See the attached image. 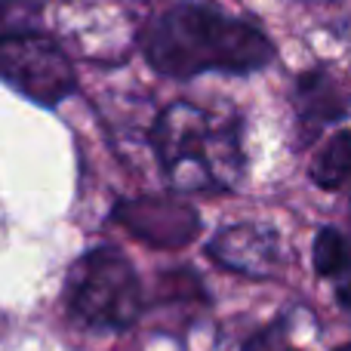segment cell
Returning a JSON list of instances; mask_svg holds the SVG:
<instances>
[{
  "label": "cell",
  "mask_w": 351,
  "mask_h": 351,
  "mask_svg": "<svg viewBox=\"0 0 351 351\" xmlns=\"http://www.w3.org/2000/svg\"><path fill=\"white\" fill-rule=\"evenodd\" d=\"M206 256L225 271L253 280L278 278L284 268V237L268 222H234L222 225L206 243Z\"/></svg>",
  "instance_id": "obj_5"
},
{
  "label": "cell",
  "mask_w": 351,
  "mask_h": 351,
  "mask_svg": "<svg viewBox=\"0 0 351 351\" xmlns=\"http://www.w3.org/2000/svg\"><path fill=\"white\" fill-rule=\"evenodd\" d=\"M0 80L40 108H56L77 90L71 59L40 31L0 40Z\"/></svg>",
  "instance_id": "obj_4"
},
{
  "label": "cell",
  "mask_w": 351,
  "mask_h": 351,
  "mask_svg": "<svg viewBox=\"0 0 351 351\" xmlns=\"http://www.w3.org/2000/svg\"><path fill=\"white\" fill-rule=\"evenodd\" d=\"M114 219L130 228L139 241L152 247H185L194 234L200 231V219L185 200L167 197V194H152V197L123 200L114 210Z\"/></svg>",
  "instance_id": "obj_6"
},
{
  "label": "cell",
  "mask_w": 351,
  "mask_h": 351,
  "mask_svg": "<svg viewBox=\"0 0 351 351\" xmlns=\"http://www.w3.org/2000/svg\"><path fill=\"white\" fill-rule=\"evenodd\" d=\"M293 111H296L299 148H311L330 127L351 117V96L330 71L311 68V71H302L296 77Z\"/></svg>",
  "instance_id": "obj_7"
},
{
  "label": "cell",
  "mask_w": 351,
  "mask_h": 351,
  "mask_svg": "<svg viewBox=\"0 0 351 351\" xmlns=\"http://www.w3.org/2000/svg\"><path fill=\"white\" fill-rule=\"evenodd\" d=\"M148 65L173 80L200 74H247L265 71L274 59L271 37L256 22L222 10L213 0H182L160 12L142 40Z\"/></svg>",
  "instance_id": "obj_1"
},
{
  "label": "cell",
  "mask_w": 351,
  "mask_h": 351,
  "mask_svg": "<svg viewBox=\"0 0 351 351\" xmlns=\"http://www.w3.org/2000/svg\"><path fill=\"white\" fill-rule=\"evenodd\" d=\"M280 351H284V348H280ZM287 351H296V348H287Z\"/></svg>",
  "instance_id": "obj_14"
},
{
  "label": "cell",
  "mask_w": 351,
  "mask_h": 351,
  "mask_svg": "<svg viewBox=\"0 0 351 351\" xmlns=\"http://www.w3.org/2000/svg\"><path fill=\"white\" fill-rule=\"evenodd\" d=\"M308 179L321 191L351 188V130H336L333 136H327V142L311 158Z\"/></svg>",
  "instance_id": "obj_8"
},
{
  "label": "cell",
  "mask_w": 351,
  "mask_h": 351,
  "mask_svg": "<svg viewBox=\"0 0 351 351\" xmlns=\"http://www.w3.org/2000/svg\"><path fill=\"white\" fill-rule=\"evenodd\" d=\"M40 0H0V40L40 31Z\"/></svg>",
  "instance_id": "obj_10"
},
{
  "label": "cell",
  "mask_w": 351,
  "mask_h": 351,
  "mask_svg": "<svg viewBox=\"0 0 351 351\" xmlns=\"http://www.w3.org/2000/svg\"><path fill=\"white\" fill-rule=\"evenodd\" d=\"M65 305L93 330H130L142 317V284L117 247H93L68 268Z\"/></svg>",
  "instance_id": "obj_3"
},
{
  "label": "cell",
  "mask_w": 351,
  "mask_h": 351,
  "mask_svg": "<svg viewBox=\"0 0 351 351\" xmlns=\"http://www.w3.org/2000/svg\"><path fill=\"white\" fill-rule=\"evenodd\" d=\"M336 351H351V342H346V346H339Z\"/></svg>",
  "instance_id": "obj_13"
},
{
  "label": "cell",
  "mask_w": 351,
  "mask_h": 351,
  "mask_svg": "<svg viewBox=\"0 0 351 351\" xmlns=\"http://www.w3.org/2000/svg\"><path fill=\"white\" fill-rule=\"evenodd\" d=\"M311 262H315V271L321 274V278H333V280L346 278L351 271V241L339 228L327 225V228H321L315 237Z\"/></svg>",
  "instance_id": "obj_9"
},
{
  "label": "cell",
  "mask_w": 351,
  "mask_h": 351,
  "mask_svg": "<svg viewBox=\"0 0 351 351\" xmlns=\"http://www.w3.org/2000/svg\"><path fill=\"white\" fill-rule=\"evenodd\" d=\"M299 3H311V6H321V3H333V0H299Z\"/></svg>",
  "instance_id": "obj_12"
},
{
  "label": "cell",
  "mask_w": 351,
  "mask_h": 351,
  "mask_svg": "<svg viewBox=\"0 0 351 351\" xmlns=\"http://www.w3.org/2000/svg\"><path fill=\"white\" fill-rule=\"evenodd\" d=\"M152 152L176 194H231L243 185L247 152L237 111L170 102L152 123Z\"/></svg>",
  "instance_id": "obj_2"
},
{
  "label": "cell",
  "mask_w": 351,
  "mask_h": 351,
  "mask_svg": "<svg viewBox=\"0 0 351 351\" xmlns=\"http://www.w3.org/2000/svg\"><path fill=\"white\" fill-rule=\"evenodd\" d=\"M336 299H339V305L346 311H351V278L346 280V284H339L336 287Z\"/></svg>",
  "instance_id": "obj_11"
}]
</instances>
